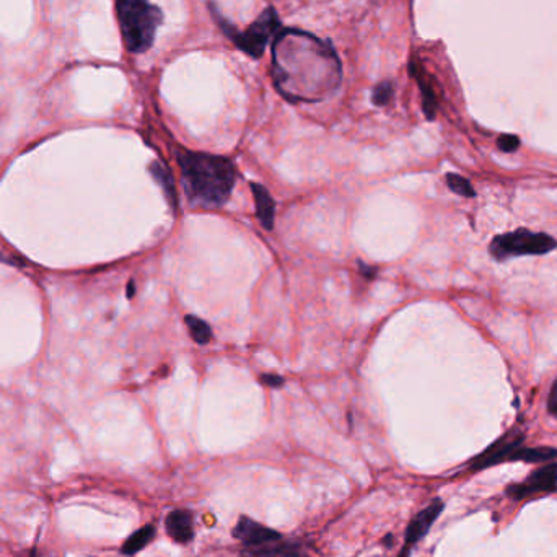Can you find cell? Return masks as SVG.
Segmentation results:
<instances>
[{"label":"cell","mask_w":557,"mask_h":557,"mask_svg":"<svg viewBox=\"0 0 557 557\" xmlns=\"http://www.w3.org/2000/svg\"><path fill=\"white\" fill-rule=\"evenodd\" d=\"M274 81L292 101H316L340 85V62L315 36L285 30L274 44Z\"/></svg>","instance_id":"cell-1"},{"label":"cell","mask_w":557,"mask_h":557,"mask_svg":"<svg viewBox=\"0 0 557 557\" xmlns=\"http://www.w3.org/2000/svg\"><path fill=\"white\" fill-rule=\"evenodd\" d=\"M181 181L187 201L194 207L217 209L234 191L235 170L230 160L218 155L179 150Z\"/></svg>","instance_id":"cell-2"},{"label":"cell","mask_w":557,"mask_h":557,"mask_svg":"<svg viewBox=\"0 0 557 557\" xmlns=\"http://www.w3.org/2000/svg\"><path fill=\"white\" fill-rule=\"evenodd\" d=\"M122 40L130 53L140 54L154 44L155 34L162 24L160 8L149 0H116Z\"/></svg>","instance_id":"cell-3"},{"label":"cell","mask_w":557,"mask_h":557,"mask_svg":"<svg viewBox=\"0 0 557 557\" xmlns=\"http://www.w3.org/2000/svg\"><path fill=\"white\" fill-rule=\"evenodd\" d=\"M212 8V16L216 18V22L226 38L234 41L236 48L242 49L243 53H246L248 56L254 57V59L263 56L269 40L281 30V18L273 7L266 8L256 18V22L245 32H238L234 24L218 14L217 8Z\"/></svg>","instance_id":"cell-4"},{"label":"cell","mask_w":557,"mask_h":557,"mask_svg":"<svg viewBox=\"0 0 557 557\" xmlns=\"http://www.w3.org/2000/svg\"><path fill=\"white\" fill-rule=\"evenodd\" d=\"M557 248V240L551 235L536 234L528 228H518L509 234L494 236L489 245L491 256L495 261L518 258V256H542Z\"/></svg>","instance_id":"cell-5"},{"label":"cell","mask_w":557,"mask_h":557,"mask_svg":"<svg viewBox=\"0 0 557 557\" xmlns=\"http://www.w3.org/2000/svg\"><path fill=\"white\" fill-rule=\"evenodd\" d=\"M557 489V465L550 463L533 471L525 481L507 487V495L515 501H523L534 494L552 493Z\"/></svg>","instance_id":"cell-6"},{"label":"cell","mask_w":557,"mask_h":557,"mask_svg":"<svg viewBox=\"0 0 557 557\" xmlns=\"http://www.w3.org/2000/svg\"><path fill=\"white\" fill-rule=\"evenodd\" d=\"M523 440H525V437L520 430H510L509 434H505L497 442H494L485 452L481 453L477 458H475L471 463V469L479 471V469L489 468V466L499 465L504 461H509L512 453L515 452L518 447L523 445Z\"/></svg>","instance_id":"cell-7"},{"label":"cell","mask_w":557,"mask_h":557,"mask_svg":"<svg viewBox=\"0 0 557 557\" xmlns=\"http://www.w3.org/2000/svg\"><path fill=\"white\" fill-rule=\"evenodd\" d=\"M442 510H444V502L436 499L416 515V518L411 522V525L408 526L403 551H401L399 557H409L412 546H416L428 533V530L436 523V520L442 514Z\"/></svg>","instance_id":"cell-8"},{"label":"cell","mask_w":557,"mask_h":557,"mask_svg":"<svg viewBox=\"0 0 557 557\" xmlns=\"http://www.w3.org/2000/svg\"><path fill=\"white\" fill-rule=\"evenodd\" d=\"M234 536L242 543L245 548H259V546L281 542V533L248 517H242L236 522Z\"/></svg>","instance_id":"cell-9"},{"label":"cell","mask_w":557,"mask_h":557,"mask_svg":"<svg viewBox=\"0 0 557 557\" xmlns=\"http://www.w3.org/2000/svg\"><path fill=\"white\" fill-rule=\"evenodd\" d=\"M165 528L170 534L171 540L186 544L191 542L194 536L193 515L187 510H171L165 520Z\"/></svg>","instance_id":"cell-10"},{"label":"cell","mask_w":557,"mask_h":557,"mask_svg":"<svg viewBox=\"0 0 557 557\" xmlns=\"http://www.w3.org/2000/svg\"><path fill=\"white\" fill-rule=\"evenodd\" d=\"M251 193L254 197L256 204V214H258L259 222L263 224L264 228L271 230L274 226V210L275 204L271 197V194L267 191L264 186L258 183H251Z\"/></svg>","instance_id":"cell-11"},{"label":"cell","mask_w":557,"mask_h":557,"mask_svg":"<svg viewBox=\"0 0 557 557\" xmlns=\"http://www.w3.org/2000/svg\"><path fill=\"white\" fill-rule=\"evenodd\" d=\"M411 72L416 81L419 82L420 91H422V103H424V111L428 120H434L437 113V97L436 91L432 89L430 82H428L427 75L424 73V71L418 69L416 65L411 64Z\"/></svg>","instance_id":"cell-12"},{"label":"cell","mask_w":557,"mask_h":557,"mask_svg":"<svg viewBox=\"0 0 557 557\" xmlns=\"http://www.w3.org/2000/svg\"><path fill=\"white\" fill-rule=\"evenodd\" d=\"M557 456V450L550 448V447H536V448H528V447H518L515 452L512 453L509 461H525V463H546V461L554 460Z\"/></svg>","instance_id":"cell-13"},{"label":"cell","mask_w":557,"mask_h":557,"mask_svg":"<svg viewBox=\"0 0 557 557\" xmlns=\"http://www.w3.org/2000/svg\"><path fill=\"white\" fill-rule=\"evenodd\" d=\"M154 526L147 525L144 526V528H140V530H138L136 533L130 534V538L126 540L124 546H122V552H124V554H128V556L136 554L139 551L144 550L147 544L154 540Z\"/></svg>","instance_id":"cell-14"},{"label":"cell","mask_w":557,"mask_h":557,"mask_svg":"<svg viewBox=\"0 0 557 557\" xmlns=\"http://www.w3.org/2000/svg\"><path fill=\"white\" fill-rule=\"evenodd\" d=\"M150 171H152L154 178L162 186L163 191L167 194V199L170 201L171 206L177 207V191H175V185H173V179H171L168 170L160 163L154 162L150 165Z\"/></svg>","instance_id":"cell-15"},{"label":"cell","mask_w":557,"mask_h":557,"mask_svg":"<svg viewBox=\"0 0 557 557\" xmlns=\"http://www.w3.org/2000/svg\"><path fill=\"white\" fill-rule=\"evenodd\" d=\"M185 323L189 328L191 332V338H193L197 344H207L212 340V331H210L209 324L206 322H202L201 318L197 316L187 315L185 316Z\"/></svg>","instance_id":"cell-16"},{"label":"cell","mask_w":557,"mask_h":557,"mask_svg":"<svg viewBox=\"0 0 557 557\" xmlns=\"http://www.w3.org/2000/svg\"><path fill=\"white\" fill-rule=\"evenodd\" d=\"M447 185L452 189L453 193L463 196V197H475V194H476L468 179L463 178L461 175H456V173L447 175Z\"/></svg>","instance_id":"cell-17"},{"label":"cell","mask_w":557,"mask_h":557,"mask_svg":"<svg viewBox=\"0 0 557 557\" xmlns=\"http://www.w3.org/2000/svg\"><path fill=\"white\" fill-rule=\"evenodd\" d=\"M393 93H395L393 83L391 82H381L373 89L371 101L377 106L388 105L391 101V98H393Z\"/></svg>","instance_id":"cell-18"},{"label":"cell","mask_w":557,"mask_h":557,"mask_svg":"<svg viewBox=\"0 0 557 557\" xmlns=\"http://www.w3.org/2000/svg\"><path fill=\"white\" fill-rule=\"evenodd\" d=\"M497 147H499L501 152L514 154V152H517L518 147H520V139L514 134H502L501 138L497 139Z\"/></svg>","instance_id":"cell-19"},{"label":"cell","mask_w":557,"mask_h":557,"mask_svg":"<svg viewBox=\"0 0 557 557\" xmlns=\"http://www.w3.org/2000/svg\"><path fill=\"white\" fill-rule=\"evenodd\" d=\"M271 557H308L307 554H303L302 551H300L299 546H293V544H289V543H279L277 546H275L274 552H273V556Z\"/></svg>","instance_id":"cell-20"},{"label":"cell","mask_w":557,"mask_h":557,"mask_svg":"<svg viewBox=\"0 0 557 557\" xmlns=\"http://www.w3.org/2000/svg\"><path fill=\"white\" fill-rule=\"evenodd\" d=\"M548 411L557 418V379L551 388L550 398H548Z\"/></svg>","instance_id":"cell-21"},{"label":"cell","mask_w":557,"mask_h":557,"mask_svg":"<svg viewBox=\"0 0 557 557\" xmlns=\"http://www.w3.org/2000/svg\"><path fill=\"white\" fill-rule=\"evenodd\" d=\"M261 381L267 385V387L273 388L283 387V379L279 377V375H263Z\"/></svg>","instance_id":"cell-22"},{"label":"cell","mask_w":557,"mask_h":557,"mask_svg":"<svg viewBox=\"0 0 557 557\" xmlns=\"http://www.w3.org/2000/svg\"><path fill=\"white\" fill-rule=\"evenodd\" d=\"M132 295H134V283H130L128 287V297H132Z\"/></svg>","instance_id":"cell-23"}]
</instances>
